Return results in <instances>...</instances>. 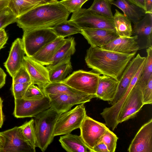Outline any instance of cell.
<instances>
[{
	"label": "cell",
	"mask_w": 152,
	"mask_h": 152,
	"mask_svg": "<svg viewBox=\"0 0 152 152\" xmlns=\"http://www.w3.org/2000/svg\"><path fill=\"white\" fill-rule=\"evenodd\" d=\"M7 75L3 70L0 67V89L5 85Z\"/></svg>",
	"instance_id": "obj_44"
},
{
	"label": "cell",
	"mask_w": 152,
	"mask_h": 152,
	"mask_svg": "<svg viewBox=\"0 0 152 152\" xmlns=\"http://www.w3.org/2000/svg\"><path fill=\"white\" fill-rule=\"evenodd\" d=\"M113 20L116 32L119 37H130L132 28L130 20L124 14L115 10Z\"/></svg>",
	"instance_id": "obj_27"
},
{
	"label": "cell",
	"mask_w": 152,
	"mask_h": 152,
	"mask_svg": "<svg viewBox=\"0 0 152 152\" xmlns=\"http://www.w3.org/2000/svg\"><path fill=\"white\" fill-rule=\"evenodd\" d=\"M12 78V83H24L31 82L30 75L23 66L18 69Z\"/></svg>",
	"instance_id": "obj_39"
},
{
	"label": "cell",
	"mask_w": 152,
	"mask_h": 152,
	"mask_svg": "<svg viewBox=\"0 0 152 152\" xmlns=\"http://www.w3.org/2000/svg\"><path fill=\"white\" fill-rule=\"evenodd\" d=\"M23 66L30 75L31 83L42 90L51 83L48 69L40 63L26 56Z\"/></svg>",
	"instance_id": "obj_15"
},
{
	"label": "cell",
	"mask_w": 152,
	"mask_h": 152,
	"mask_svg": "<svg viewBox=\"0 0 152 152\" xmlns=\"http://www.w3.org/2000/svg\"><path fill=\"white\" fill-rule=\"evenodd\" d=\"M69 20L74 22L81 29L101 28L116 31L113 19L98 15L88 9L81 8L72 13Z\"/></svg>",
	"instance_id": "obj_7"
},
{
	"label": "cell",
	"mask_w": 152,
	"mask_h": 152,
	"mask_svg": "<svg viewBox=\"0 0 152 152\" xmlns=\"http://www.w3.org/2000/svg\"><path fill=\"white\" fill-rule=\"evenodd\" d=\"M2 49V48H0V50L1 49Z\"/></svg>",
	"instance_id": "obj_50"
},
{
	"label": "cell",
	"mask_w": 152,
	"mask_h": 152,
	"mask_svg": "<svg viewBox=\"0 0 152 152\" xmlns=\"http://www.w3.org/2000/svg\"><path fill=\"white\" fill-rule=\"evenodd\" d=\"M42 90L46 95L48 94H64L75 96H86L90 95L77 90L62 82L50 83Z\"/></svg>",
	"instance_id": "obj_28"
},
{
	"label": "cell",
	"mask_w": 152,
	"mask_h": 152,
	"mask_svg": "<svg viewBox=\"0 0 152 152\" xmlns=\"http://www.w3.org/2000/svg\"><path fill=\"white\" fill-rule=\"evenodd\" d=\"M66 41V39L58 37L45 46L31 58L44 66H48L57 51Z\"/></svg>",
	"instance_id": "obj_22"
},
{
	"label": "cell",
	"mask_w": 152,
	"mask_h": 152,
	"mask_svg": "<svg viewBox=\"0 0 152 152\" xmlns=\"http://www.w3.org/2000/svg\"><path fill=\"white\" fill-rule=\"evenodd\" d=\"M80 129L81 137L86 145L92 150L109 129L105 124L95 120L87 115Z\"/></svg>",
	"instance_id": "obj_10"
},
{
	"label": "cell",
	"mask_w": 152,
	"mask_h": 152,
	"mask_svg": "<svg viewBox=\"0 0 152 152\" xmlns=\"http://www.w3.org/2000/svg\"><path fill=\"white\" fill-rule=\"evenodd\" d=\"M46 3L42 0H8V7L18 18L37 6Z\"/></svg>",
	"instance_id": "obj_26"
},
{
	"label": "cell",
	"mask_w": 152,
	"mask_h": 152,
	"mask_svg": "<svg viewBox=\"0 0 152 152\" xmlns=\"http://www.w3.org/2000/svg\"><path fill=\"white\" fill-rule=\"evenodd\" d=\"M112 4L121 10L134 24L141 20L146 14L144 9L127 0H114Z\"/></svg>",
	"instance_id": "obj_25"
},
{
	"label": "cell",
	"mask_w": 152,
	"mask_h": 152,
	"mask_svg": "<svg viewBox=\"0 0 152 152\" xmlns=\"http://www.w3.org/2000/svg\"><path fill=\"white\" fill-rule=\"evenodd\" d=\"M23 31L22 39L23 47L25 54L29 57L58 37L52 28L27 29Z\"/></svg>",
	"instance_id": "obj_4"
},
{
	"label": "cell",
	"mask_w": 152,
	"mask_h": 152,
	"mask_svg": "<svg viewBox=\"0 0 152 152\" xmlns=\"http://www.w3.org/2000/svg\"><path fill=\"white\" fill-rule=\"evenodd\" d=\"M144 105L142 91L137 82L122 106L117 118L118 124L135 117Z\"/></svg>",
	"instance_id": "obj_9"
},
{
	"label": "cell",
	"mask_w": 152,
	"mask_h": 152,
	"mask_svg": "<svg viewBox=\"0 0 152 152\" xmlns=\"http://www.w3.org/2000/svg\"><path fill=\"white\" fill-rule=\"evenodd\" d=\"M25 54L22 39L18 38L12 43L8 57L4 63L7 72L12 77L23 66Z\"/></svg>",
	"instance_id": "obj_19"
},
{
	"label": "cell",
	"mask_w": 152,
	"mask_h": 152,
	"mask_svg": "<svg viewBox=\"0 0 152 152\" xmlns=\"http://www.w3.org/2000/svg\"><path fill=\"white\" fill-rule=\"evenodd\" d=\"M8 37L4 29L0 30V48H4L8 39Z\"/></svg>",
	"instance_id": "obj_42"
},
{
	"label": "cell",
	"mask_w": 152,
	"mask_h": 152,
	"mask_svg": "<svg viewBox=\"0 0 152 152\" xmlns=\"http://www.w3.org/2000/svg\"><path fill=\"white\" fill-rule=\"evenodd\" d=\"M132 35L137 37L139 50L152 46V14L146 13L134 24Z\"/></svg>",
	"instance_id": "obj_14"
},
{
	"label": "cell",
	"mask_w": 152,
	"mask_h": 152,
	"mask_svg": "<svg viewBox=\"0 0 152 152\" xmlns=\"http://www.w3.org/2000/svg\"><path fill=\"white\" fill-rule=\"evenodd\" d=\"M136 53L123 54L90 47L86 51L85 61L88 66L94 71L119 80Z\"/></svg>",
	"instance_id": "obj_1"
},
{
	"label": "cell",
	"mask_w": 152,
	"mask_h": 152,
	"mask_svg": "<svg viewBox=\"0 0 152 152\" xmlns=\"http://www.w3.org/2000/svg\"><path fill=\"white\" fill-rule=\"evenodd\" d=\"M31 82L24 83H12L11 90L15 99L23 98Z\"/></svg>",
	"instance_id": "obj_37"
},
{
	"label": "cell",
	"mask_w": 152,
	"mask_h": 152,
	"mask_svg": "<svg viewBox=\"0 0 152 152\" xmlns=\"http://www.w3.org/2000/svg\"><path fill=\"white\" fill-rule=\"evenodd\" d=\"M94 152H109L106 145L100 140L94 147Z\"/></svg>",
	"instance_id": "obj_41"
},
{
	"label": "cell",
	"mask_w": 152,
	"mask_h": 152,
	"mask_svg": "<svg viewBox=\"0 0 152 152\" xmlns=\"http://www.w3.org/2000/svg\"><path fill=\"white\" fill-rule=\"evenodd\" d=\"M50 107L61 114L71 109L76 104L85 103L96 97V95L90 94L86 96H79L64 94H48Z\"/></svg>",
	"instance_id": "obj_13"
},
{
	"label": "cell",
	"mask_w": 152,
	"mask_h": 152,
	"mask_svg": "<svg viewBox=\"0 0 152 152\" xmlns=\"http://www.w3.org/2000/svg\"><path fill=\"white\" fill-rule=\"evenodd\" d=\"M119 80L106 75H100L96 95V98L109 103L115 96Z\"/></svg>",
	"instance_id": "obj_21"
},
{
	"label": "cell",
	"mask_w": 152,
	"mask_h": 152,
	"mask_svg": "<svg viewBox=\"0 0 152 152\" xmlns=\"http://www.w3.org/2000/svg\"><path fill=\"white\" fill-rule=\"evenodd\" d=\"M71 57L67 58L53 65H49L48 69L51 83L62 82L72 70Z\"/></svg>",
	"instance_id": "obj_24"
},
{
	"label": "cell",
	"mask_w": 152,
	"mask_h": 152,
	"mask_svg": "<svg viewBox=\"0 0 152 152\" xmlns=\"http://www.w3.org/2000/svg\"><path fill=\"white\" fill-rule=\"evenodd\" d=\"M74 38L69 37L58 49L51 61L49 65H53L73 55L75 51Z\"/></svg>",
	"instance_id": "obj_29"
},
{
	"label": "cell",
	"mask_w": 152,
	"mask_h": 152,
	"mask_svg": "<svg viewBox=\"0 0 152 152\" xmlns=\"http://www.w3.org/2000/svg\"><path fill=\"white\" fill-rule=\"evenodd\" d=\"M129 2L135 4L145 10L144 0H127Z\"/></svg>",
	"instance_id": "obj_46"
},
{
	"label": "cell",
	"mask_w": 152,
	"mask_h": 152,
	"mask_svg": "<svg viewBox=\"0 0 152 152\" xmlns=\"http://www.w3.org/2000/svg\"><path fill=\"white\" fill-rule=\"evenodd\" d=\"M142 95L144 105L152 103V77L149 80L147 84L141 89Z\"/></svg>",
	"instance_id": "obj_40"
},
{
	"label": "cell",
	"mask_w": 152,
	"mask_h": 152,
	"mask_svg": "<svg viewBox=\"0 0 152 152\" xmlns=\"http://www.w3.org/2000/svg\"><path fill=\"white\" fill-rule=\"evenodd\" d=\"M114 0H94L88 9L98 15L108 18L113 19L111 5Z\"/></svg>",
	"instance_id": "obj_32"
},
{
	"label": "cell",
	"mask_w": 152,
	"mask_h": 152,
	"mask_svg": "<svg viewBox=\"0 0 152 152\" xmlns=\"http://www.w3.org/2000/svg\"><path fill=\"white\" fill-rule=\"evenodd\" d=\"M71 13L58 1L37 6L17 18L16 22L23 31L51 28L67 20Z\"/></svg>",
	"instance_id": "obj_2"
},
{
	"label": "cell",
	"mask_w": 152,
	"mask_h": 152,
	"mask_svg": "<svg viewBox=\"0 0 152 152\" xmlns=\"http://www.w3.org/2000/svg\"><path fill=\"white\" fill-rule=\"evenodd\" d=\"M137 39L136 36L130 37H119L102 46L101 48L123 54H130L137 53L139 50Z\"/></svg>",
	"instance_id": "obj_20"
},
{
	"label": "cell",
	"mask_w": 152,
	"mask_h": 152,
	"mask_svg": "<svg viewBox=\"0 0 152 152\" xmlns=\"http://www.w3.org/2000/svg\"><path fill=\"white\" fill-rule=\"evenodd\" d=\"M50 107V100L47 95L39 100L15 99L14 116L17 118L35 117L39 113Z\"/></svg>",
	"instance_id": "obj_8"
},
{
	"label": "cell",
	"mask_w": 152,
	"mask_h": 152,
	"mask_svg": "<svg viewBox=\"0 0 152 152\" xmlns=\"http://www.w3.org/2000/svg\"><path fill=\"white\" fill-rule=\"evenodd\" d=\"M47 3H54L58 2L57 0H42Z\"/></svg>",
	"instance_id": "obj_49"
},
{
	"label": "cell",
	"mask_w": 152,
	"mask_h": 152,
	"mask_svg": "<svg viewBox=\"0 0 152 152\" xmlns=\"http://www.w3.org/2000/svg\"><path fill=\"white\" fill-rule=\"evenodd\" d=\"M81 33L91 47L101 48L119 37L115 31L101 28L81 29Z\"/></svg>",
	"instance_id": "obj_17"
},
{
	"label": "cell",
	"mask_w": 152,
	"mask_h": 152,
	"mask_svg": "<svg viewBox=\"0 0 152 152\" xmlns=\"http://www.w3.org/2000/svg\"><path fill=\"white\" fill-rule=\"evenodd\" d=\"M129 152H152V119L143 124L132 141Z\"/></svg>",
	"instance_id": "obj_16"
},
{
	"label": "cell",
	"mask_w": 152,
	"mask_h": 152,
	"mask_svg": "<svg viewBox=\"0 0 152 152\" xmlns=\"http://www.w3.org/2000/svg\"><path fill=\"white\" fill-rule=\"evenodd\" d=\"M146 57L138 54L129 62L119 80L117 90L113 100L109 103L112 105L116 103L127 90L133 77L145 62Z\"/></svg>",
	"instance_id": "obj_12"
},
{
	"label": "cell",
	"mask_w": 152,
	"mask_h": 152,
	"mask_svg": "<svg viewBox=\"0 0 152 152\" xmlns=\"http://www.w3.org/2000/svg\"><path fill=\"white\" fill-rule=\"evenodd\" d=\"M147 56L143 67L142 73L137 83L140 89L148 83L152 77V46L146 48Z\"/></svg>",
	"instance_id": "obj_33"
},
{
	"label": "cell",
	"mask_w": 152,
	"mask_h": 152,
	"mask_svg": "<svg viewBox=\"0 0 152 152\" xmlns=\"http://www.w3.org/2000/svg\"><path fill=\"white\" fill-rule=\"evenodd\" d=\"M51 28L57 37L64 38L81 33V29L74 22L69 20L63 21Z\"/></svg>",
	"instance_id": "obj_31"
},
{
	"label": "cell",
	"mask_w": 152,
	"mask_h": 152,
	"mask_svg": "<svg viewBox=\"0 0 152 152\" xmlns=\"http://www.w3.org/2000/svg\"><path fill=\"white\" fill-rule=\"evenodd\" d=\"M100 75L93 70H79L73 72L62 82L84 93L96 95Z\"/></svg>",
	"instance_id": "obj_6"
},
{
	"label": "cell",
	"mask_w": 152,
	"mask_h": 152,
	"mask_svg": "<svg viewBox=\"0 0 152 152\" xmlns=\"http://www.w3.org/2000/svg\"><path fill=\"white\" fill-rule=\"evenodd\" d=\"M144 64V63L140 67L133 77L126 91L120 99L111 107L105 108L100 114L105 121L106 125L108 128L111 129L112 131H114L118 125L117 120L119 112L131 91L141 75Z\"/></svg>",
	"instance_id": "obj_11"
},
{
	"label": "cell",
	"mask_w": 152,
	"mask_h": 152,
	"mask_svg": "<svg viewBox=\"0 0 152 152\" xmlns=\"http://www.w3.org/2000/svg\"><path fill=\"white\" fill-rule=\"evenodd\" d=\"M3 101L0 97V128H1L3 124L4 115L2 110Z\"/></svg>",
	"instance_id": "obj_45"
},
{
	"label": "cell",
	"mask_w": 152,
	"mask_h": 152,
	"mask_svg": "<svg viewBox=\"0 0 152 152\" xmlns=\"http://www.w3.org/2000/svg\"><path fill=\"white\" fill-rule=\"evenodd\" d=\"M118 139L117 135L109 129L103 135L100 140L106 145L109 152H114Z\"/></svg>",
	"instance_id": "obj_35"
},
{
	"label": "cell",
	"mask_w": 152,
	"mask_h": 152,
	"mask_svg": "<svg viewBox=\"0 0 152 152\" xmlns=\"http://www.w3.org/2000/svg\"><path fill=\"white\" fill-rule=\"evenodd\" d=\"M84 104H79L60 115L54 127V137L69 134L74 130L80 128L87 115Z\"/></svg>",
	"instance_id": "obj_5"
},
{
	"label": "cell",
	"mask_w": 152,
	"mask_h": 152,
	"mask_svg": "<svg viewBox=\"0 0 152 152\" xmlns=\"http://www.w3.org/2000/svg\"><path fill=\"white\" fill-rule=\"evenodd\" d=\"M8 0H0V13L8 7Z\"/></svg>",
	"instance_id": "obj_47"
},
{
	"label": "cell",
	"mask_w": 152,
	"mask_h": 152,
	"mask_svg": "<svg viewBox=\"0 0 152 152\" xmlns=\"http://www.w3.org/2000/svg\"><path fill=\"white\" fill-rule=\"evenodd\" d=\"M19 127L24 140L30 146L33 152H35L37 147V138L34 119L32 118Z\"/></svg>",
	"instance_id": "obj_30"
},
{
	"label": "cell",
	"mask_w": 152,
	"mask_h": 152,
	"mask_svg": "<svg viewBox=\"0 0 152 152\" xmlns=\"http://www.w3.org/2000/svg\"><path fill=\"white\" fill-rule=\"evenodd\" d=\"M61 114L50 107L34 117L37 147L42 151H45L53 141L54 127Z\"/></svg>",
	"instance_id": "obj_3"
},
{
	"label": "cell",
	"mask_w": 152,
	"mask_h": 152,
	"mask_svg": "<svg viewBox=\"0 0 152 152\" xmlns=\"http://www.w3.org/2000/svg\"><path fill=\"white\" fill-rule=\"evenodd\" d=\"M6 142L5 137L0 133V152H2Z\"/></svg>",
	"instance_id": "obj_48"
},
{
	"label": "cell",
	"mask_w": 152,
	"mask_h": 152,
	"mask_svg": "<svg viewBox=\"0 0 152 152\" xmlns=\"http://www.w3.org/2000/svg\"><path fill=\"white\" fill-rule=\"evenodd\" d=\"M46 96L42 89L35 84L31 83L27 88L23 99L39 100L43 99Z\"/></svg>",
	"instance_id": "obj_34"
},
{
	"label": "cell",
	"mask_w": 152,
	"mask_h": 152,
	"mask_svg": "<svg viewBox=\"0 0 152 152\" xmlns=\"http://www.w3.org/2000/svg\"><path fill=\"white\" fill-rule=\"evenodd\" d=\"M89 0H62L59 2L71 13L79 10L83 5Z\"/></svg>",
	"instance_id": "obj_38"
},
{
	"label": "cell",
	"mask_w": 152,
	"mask_h": 152,
	"mask_svg": "<svg viewBox=\"0 0 152 152\" xmlns=\"http://www.w3.org/2000/svg\"><path fill=\"white\" fill-rule=\"evenodd\" d=\"M59 141L62 147L68 152H94L80 135L70 133L61 136Z\"/></svg>",
	"instance_id": "obj_23"
},
{
	"label": "cell",
	"mask_w": 152,
	"mask_h": 152,
	"mask_svg": "<svg viewBox=\"0 0 152 152\" xmlns=\"http://www.w3.org/2000/svg\"><path fill=\"white\" fill-rule=\"evenodd\" d=\"M17 17L7 7L0 13V30L8 25L16 22Z\"/></svg>",
	"instance_id": "obj_36"
},
{
	"label": "cell",
	"mask_w": 152,
	"mask_h": 152,
	"mask_svg": "<svg viewBox=\"0 0 152 152\" xmlns=\"http://www.w3.org/2000/svg\"><path fill=\"white\" fill-rule=\"evenodd\" d=\"M5 138L2 152H32L30 146L25 141L19 127L0 132Z\"/></svg>",
	"instance_id": "obj_18"
},
{
	"label": "cell",
	"mask_w": 152,
	"mask_h": 152,
	"mask_svg": "<svg viewBox=\"0 0 152 152\" xmlns=\"http://www.w3.org/2000/svg\"><path fill=\"white\" fill-rule=\"evenodd\" d=\"M145 13L152 14V0H144Z\"/></svg>",
	"instance_id": "obj_43"
}]
</instances>
